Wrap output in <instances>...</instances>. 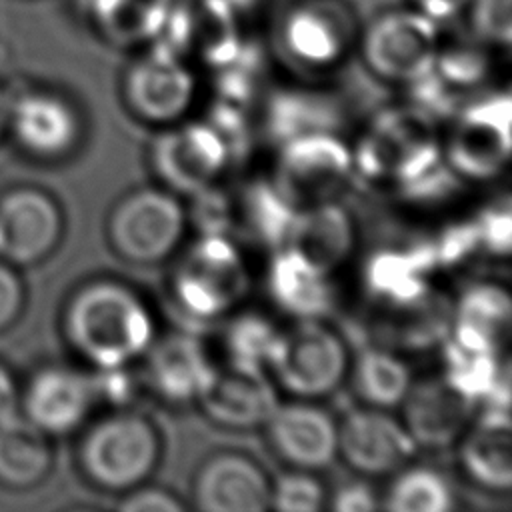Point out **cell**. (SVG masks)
<instances>
[{"label": "cell", "mask_w": 512, "mask_h": 512, "mask_svg": "<svg viewBox=\"0 0 512 512\" xmlns=\"http://www.w3.org/2000/svg\"><path fill=\"white\" fill-rule=\"evenodd\" d=\"M66 330L96 370L132 366L158 336L148 302L118 280H94L80 288L66 310Z\"/></svg>", "instance_id": "obj_1"}, {"label": "cell", "mask_w": 512, "mask_h": 512, "mask_svg": "<svg viewBox=\"0 0 512 512\" xmlns=\"http://www.w3.org/2000/svg\"><path fill=\"white\" fill-rule=\"evenodd\" d=\"M434 122L412 106L378 114L352 146L354 176L400 192L430 174L444 162Z\"/></svg>", "instance_id": "obj_2"}, {"label": "cell", "mask_w": 512, "mask_h": 512, "mask_svg": "<svg viewBox=\"0 0 512 512\" xmlns=\"http://www.w3.org/2000/svg\"><path fill=\"white\" fill-rule=\"evenodd\" d=\"M250 288L248 262L228 234H198L176 258L170 274L176 306L196 320L228 318Z\"/></svg>", "instance_id": "obj_3"}, {"label": "cell", "mask_w": 512, "mask_h": 512, "mask_svg": "<svg viewBox=\"0 0 512 512\" xmlns=\"http://www.w3.org/2000/svg\"><path fill=\"white\" fill-rule=\"evenodd\" d=\"M162 436L156 424L130 408H116L90 426L80 444L86 476L108 492L144 484L160 464Z\"/></svg>", "instance_id": "obj_4"}, {"label": "cell", "mask_w": 512, "mask_h": 512, "mask_svg": "<svg viewBox=\"0 0 512 512\" xmlns=\"http://www.w3.org/2000/svg\"><path fill=\"white\" fill-rule=\"evenodd\" d=\"M350 358L344 338L324 320H294L278 332L268 374L292 398L320 400L348 378Z\"/></svg>", "instance_id": "obj_5"}, {"label": "cell", "mask_w": 512, "mask_h": 512, "mask_svg": "<svg viewBox=\"0 0 512 512\" xmlns=\"http://www.w3.org/2000/svg\"><path fill=\"white\" fill-rule=\"evenodd\" d=\"M186 228L188 214L178 194L164 186H146L116 202L108 218V240L122 260L152 266L180 248Z\"/></svg>", "instance_id": "obj_6"}, {"label": "cell", "mask_w": 512, "mask_h": 512, "mask_svg": "<svg viewBox=\"0 0 512 512\" xmlns=\"http://www.w3.org/2000/svg\"><path fill=\"white\" fill-rule=\"evenodd\" d=\"M352 176V146L338 132H310L278 144L270 182L302 208L336 200Z\"/></svg>", "instance_id": "obj_7"}, {"label": "cell", "mask_w": 512, "mask_h": 512, "mask_svg": "<svg viewBox=\"0 0 512 512\" xmlns=\"http://www.w3.org/2000/svg\"><path fill=\"white\" fill-rule=\"evenodd\" d=\"M232 156L208 120H180L160 128L148 148L156 180L174 194L192 196L220 180Z\"/></svg>", "instance_id": "obj_8"}, {"label": "cell", "mask_w": 512, "mask_h": 512, "mask_svg": "<svg viewBox=\"0 0 512 512\" xmlns=\"http://www.w3.org/2000/svg\"><path fill=\"white\" fill-rule=\"evenodd\" d=\"M438 22L420 10L388 12L364 32L362 58L368 70L396 84H412L428 76L440 52Z\"/></svg>", "instance_id": "obj_9"}, {"label": "cell", "mask_w": 512, "mask_h": 512, "mask_svg": "<svg viewBox=\"0 0 512 512\" xmlns=\"http://www.w3.org/2000/svg\"><path fill=\"white\" fill-rule=\"evenodd\" d=\"M196 90L198 82L190 64L168 46L138 56L122 78L128 112L158 128L184 120L196 100Z\"/></svg>", "instance_id": "obj_10"}, {"label": "cell", "mask_w": 512, "mask_h": 512, "mask_svg": "<svg viewBox=\"0 0 512 512\" xmlns=\"http://www.w3.org/2000/svg\"><path fill=\"white\" fill-rule=\"evenodd\" d=\"M510 144V98L492 96L458 114L442 142V158L458 178L486 182L506 168Z\"/></svg>", "instance_id": "obj_11"}, {"label": "cell", "mask_w": 512, "mask_h": 512, "mask_svg": "<svg viewBox=\"0 0 512 512\" xmlns=\"http://www.w3.org/2000/svg\"><path fill=\"white\" fill-rule=\"evenodd\" d=\"M262 430L272 452L290 468L316 472L338 458V420L316 400L278 402Z\"/></svg>", "instance_id": "obj_12"}, {"label": "cell", "mask_w": 512, "mask_h": 512, "mask_svg": "<svg viewBox=\"0 0 512 512\" xmlns=\"http://www.w3.org/2000/svg\"><path fill=\"white\" fill-rule=\"evenodd\" d=\"M418 446L404 424L386 410L360 406L338 420V458L362 476H390Z\"/></svg>", "instance_id": "obj_13"}, {"label": "cell", "mask_w": 512, "mask_h": 512, "mask_svg": "<svg viewBox=\"0 0 512 512\" xmlns=\"http://www.w3.org/2000/svg\"><path fill=\"white\" fill-rule=\"evenodd\" d=\"M142 358V386L170 406L196 404L216 372L204 344L184 332L156 336Z\"/></svg>", "instance_id": "obj_14"}, {"label": "cell", "mask_w": 512, "mask_h": 512, "mask_svg": "<svg viewBox=\"0 0 512 512\" xmlns=\"http://www.w3.org/2000/svg\"><path fill=\"white\" fill-rule=\"evenodd\" d=\"M270 482L248 454L216 452L194 474L192 502L204 512H264L270 508Z\"/></svg>", "instance_id": "obj_15"}, {"label": "cell", "mask_w": 512, "mask_h": 512, "mask_svg": "<svg viewBox=\"0 0 512 512\" xmlns=\"http://www.w3.org/2000/svg\"><path fill=\"white\" fill-rule=\"evenodd\" d=\"M400 422L418 448L454 446L478 412V402L452 386L442 374L412 382L402 400Z\"/></svg>", "instance_id": "obj_16"}, {"label": "cell", "mask_w": 512, "mask_h": 512, "mask_svg": "<svg viewBox=\"0 0 512 512\" xmlns=\"http://www.w3.org/2000/svg\"><path fill=\"white\" fill-rule=\"evenodd\" d=\"M278 402V388L266 370L224 364L216 366L196 404L222 428L254 430L266 424Z\"/></svg>", "instance_id": "obj_17"}, {"label": "cell", "mask_w": 512, "mask_h": 512, "mask_svg": "<svg viewBox=\"0 0 512 512\" xmlns=\"http://www.w3.org/2000/svg\"><path fill=\"white\" fill-rule=\"evenodd\" d=\"M354 244L356 224L352 214L338 200H328L296 208L282 248L334 276L352 256Z\"/></svg>", "instance_id": "obj_18"}, {"label": "cell", "mask_w": 512, "mask_h": 512, "mask_svg": "<svg viewBox=\"0 0 512 512\" xmlns=\"http://www.w3.org/2000/svg\"><path fill=\"white\" fill-rule=\"evenodd\" d=\"M464 476L488 492L508 494L512 488V424L510 410L484 406L456 442Z\"/></svg>", "instance_id": "obj_19"}, {"label": "cell", "mask_w": 512, "mask_h": 512, "mask_svg": "<svg viewBox=\"0 0 512 512\" xmlns=\"http://www.w3.org/2000/svg\"><path fill=\"white\" fill-rule=\"evenodd\" d=\"M510 324L512 302L508 290L492 282L474 284L450 308L448 342L468 352L502 354Z\"/></svg>", "instance_id": "obj_20"}, {"label": "cell", "mask_w": 512, "mask_h": 512, "mask_svg": "<svg viewBox=\"0 0 512 512\" xmlns=\"http://www.w3.org/2000/svg\"><path fill=\"white\" fill-rule=\"evenodd\" d=\"M280 38L288 56L300 66L330 68L350 46V20L332 4H302L286 16Z\"/></svg>", "instance_id": "obj_21"}, {"label": "cell", "mask_w": 512, "mask_h": 512, "mask_svg": "<svg viewBox=\"0 0 512 512\" xmlns=\"http://www.w3.org/2000/svg\"><path fill=\"white\" fill-rule=\"evenodd\" d=\"M60 230L56 204L38 190H18L0 202V254L16 262L44 256L56 244Z\"/></svg>", "instance_id": "obj_22"}, {"label": "cell", "mask_w": 512, "mask_h": 512, "mask_svg": "<svg viewBox=\"0 0 512 512\" xmlns=\"http://www.w3.org/2000/svg\"><path fill=\"white\" fill-rule=\"evenodd\" d=\"M96 402L94 378L70 368H46L30 384L26 406L42 432H68L82 424Z\"/></svg>", "instance_id": "obj_23"}, {"label": "cell", "mask_w": 512, "mask_h": 512, "mask_svg": "<svg viewBox=\"0 0 512 512\" xmlns=\"http://www.w3.org/2000/svg\"><path fill=\"white\" fill-rule=\"evenodd\" d=\"M268 292L272 302L292 320H324L334 308L332 274L288 248L274 250L268 268Z\"/></svg>", "instance_id": "obj_24"}, {"label": "cell", "mask_w": 512, "mask_h": 512, "mask_svg": "<svg viewBox=\"0 0 512 512\" xmlns=\"http://www.w3.org/2000/svg\"><path fill=\"white\" fill-rule=\"evenodd\" d=\"M12 114L18 138L40 156H60L78 140V114L62 96L26 94L16 102Z\"/></svg>", "instance_id": "obj_25"}, {"label": "cell", "mask_w": 512, "mask_h": 512, "mask_svg": "<svg viewBox=\"0 0 512 512\" xmlns=\"http://www.w3.org/2000/svg\"><path fill=\"white\" fill-rule=\"evenodd\" d=\"M348 378L362 406L390 410L402 404L414 378L410 366L388 346H366L350 358Z\"/></svg>", "instance_id": "obj_26"}, {"label": "cell", "mask_w": 512, "mask_h": 512, "mask_svg": "<svg viewBox=\"0 0 512 512\" xmlns=\"http://www.w3.org/2000/svg\"><path fill=\"white\" fill-rule=\"evenodd\" d=\"M96 30L116 46H136L166 24L172 0H82Z\"/></svg>", "instance_id": "obj_27"}, {"label": "cell", "mask_w": 512, "mask_h": 512, "mask_svg": "<svg viewBox=\"0 0 512 512\" xmlns=\"http://www.w3.org/2000/svg\"><path fill=\"white\" fill-rule=\"evenodd\" d=\"M340 116L330 96L310 90H284L270 100L266 128L280 144L310 132H336Z\"/></svg>", "instance_id": "obj_28"}, {"label": "cell", "mask_w": 512, "mask_h": 512, "mask_svg": "<svg viewBox=\"0 0 512 512\" xmlns=\"http://www.w3.org/2000/svg\"><path fill=\"white\" fill-rule=\"evenodd\" d=\"M50 450L42 430L14 416L0 422V478L10 484H32L44 476Z\"/></svg>", "instance_id": "obj_29"}, {"label": "cell", "mask_w": 512, "mask_h": 512, "mask_svg": "<svg viewBox=\"0 0 512 512\" xmlns=\"http://www.w3.org/2000/svg\"><path fill=\"white\" fill-rule=\"evenodd\" d=\"M296 208L274 188L270 180H260L244 188L236 198V220L254 240L278 250L284 244L286 230Z\"/></svg>", "instance_id": "obj_30"}, {"label": "cell", "mask_w": 512, "mask_h": 512, "mask_svg": "<svg viewBox=\"0 0 512 512\" xmlns=\"http://www.w3.org/2000/svg\"><path fill=\"white\" fill-rule=\"evenodd\" d=\"M380 508L390 512H448L454 508V492L440 472L426 466H404L394 472Z\"/></svg>", "instance_id": "obj_31"}, {"label": "cell", "mask_w": 512, "mask_h": 512, "mask_svg": "<svg viewBox=\"0 0 512 512\" xmlns=\"http://www.w3.org/2000/svg\"><path fill=\"white\" fill-rule=\"evenodd\" d=\"M230 322L224 330L226 364L256 368L268 372V362L278 340L280 328L258 312L230 314Z\"/></svg>", "instance_id": "obj_32"}, {"label": "cell", "mask_w": 512, "mask_h": 512, "mask_svg": "<svg viewBox=\"0 0 512 512\" xmlns=\"http://www.w3.org/2000/svg\"><path fill=\"white\" fill-rule=\"evenodd\" d=\"M326 500L324 484L310 470L290 468L270 482V508L278 512H318Z\"/></svg>", "instance_id": "obj_33"}, {"label": "cell", "mask_w": 512, "mask_h": 512, "mask_svg": "<svg viewBox=\"0 0 512 512\" xmlns=\"http://www.w3.org/2000/svg\"><path fill=\"white\" fill-rule=\"evenodd\" d=\"M186 214L198 234H228L236 222V198L220 190L216 182L192 194V210H186Z\"/></svg>", "instance_id": "obj_34"}, {"label": "cell", "mask_w": 512, "mask_h": 512, "mask_svg": "<svg viewBox=\"0 0 512 512\" xmlns=\"http://www.w3.org/2000/svg\"><path fill=\"white\" fill-rule=\"evenodd\" d=\"M470 22L480 42L508 48L512 42V0H470Z\"/></svg>", "instance_id": "obj_35"}, {"label": "cell", "mask_w": 512, "mask_h": 512, "mask_svg": "<svg viewBox=\"0 0 512 512\" xmlns=\"http://www.w3.org/2000/svg\"><path fill=\"white\" fill-rule=\"evenodd\" d=\"M476 232L480 242V252H488L496 258H506L510 254L512 242V218L510 204L504 200L502 204L486 206L476 218Z\"/></svg>", "instance_id": "obj_36"}, {"label": "cell", "mask_w": 512, "mask_h": 512, "mask_svg": "<svg viewBox=\"0 0 512 512\" xmlns=\"http://www.w3.org/2000/svg\"><path fill=\"white\" fill-rule=\"evenodd\" d=\"M122 512H182L186 504L170 490L160 486H148L146 482L124 492L118 502Z\"/></svg>", "instance_id": "obj_37"}, {"label": "cell", "mask_w": 512, "mask_h": 512, "mask_svg": "<svg viewBox=\"0 0 512 512\" xmlns=\"http://www.w3.org/2000/svg\"><path fill=\"white\" fill-rule=\"evenodd\" d=\"M326 504L336 512H374L380 508L376 492L364 482H348L340 486Z\"/></svg>", "instance_id": "obj_38"}, {"label": "cell", "mask_w": 512, "mask_h": 512, "mask_svg": "<svg viewBox=\"0 0 512 512\" xmlns=\"http://www.w3.org/2000/svg\"><path fill=\"white\" fill-rule=\"evenodd\" d=\"M20 284L10 270L0 266V326L6 324L18 310Z\"/></svg>", "instance_id": "obj_39"}, {"label": "cell", "mask_w": 512, "mask_h": 512, "mask_svg": "<svg viewBox=\"0 0 512 512\" xmlns=\"http://www.w3.org/2000/svg\"><path fill=\"white\" fill-rule=\"evenodd\" d=\"M412 2L416 10H420L422 14L430 16L436 22L460 14L470 4V0H412Z\"/></svg>", "instance_id": "obj_40"}, {"label": "cell", "mask_w": 512, "mask_h": 512, "mask_svg": "<svg viewBox=\"0 0 512 512\" xmlns=\"http://www.w3.org/2000/svg\"><path fill=\"white\" fill-rule=\"evenodd\" d=\"M14 416V386L8 374L0 368V422Z\"/></svg>", "instance_id": "obj_41"}, {"label": "cell", "mask_w": 512, "mask_h": 512, "mask_svg": "<svg viewBox=\"0 0 512 512\" xmlns=\"http://www.w3.org/2000/svg\"><path fill=\"white\" fill-rule=\"evenodd\" d=\"M6 112H8V106H6V100H4V96L0 94V128H2L4 120H6Z\"/></svg>", "instance_id": "obj_42"}]
</instances>
